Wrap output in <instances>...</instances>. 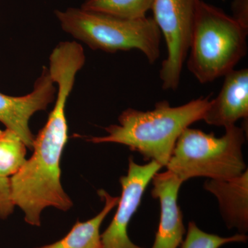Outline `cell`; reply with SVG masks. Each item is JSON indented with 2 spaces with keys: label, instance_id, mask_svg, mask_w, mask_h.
I'll return each instance as SVG.
<instances>
[{
  "label": "cell",
  "instance_id": "cell-1",
  "mask_svg": "<svg viewBox=\"0 0 248 248\" xmlns=\"http://www.w3.org/2000/svg\"><path fill=\"white\" fill-rule=\"evenodd\" d=\"M79 71V65L69 60H58L50 66V76L58 84L56 102L35 137L32 156L10 177L14 205L32 226H41V215L46 208L68 211L73 205L62 186L60 161L68 139L66 104Z\"/></svg>",
  "mask_w": 248,
  "mask_h": 248
},
{
  "label": "cell",
  "instance_id": "cell-2",
  "mask_svg": "<svg viewBox=\"0 0 248 248\" xmlns=\"http://www.w3.org/2000/svg\"><path fill=\"white\" fill-rule=\"evenodd\" d=\"M210 101V97H200L179 107L161 101L151 110L128 108L119 116L118 125L104 128L107 136L91 137L87 141L125 145L145 159L166 167L178 138L192 124L203 120Z\"/></svg>",
  "mask_w": 248,
  "mask_h": 248
},
{
  "label": "cell",
  "instance_id": "cell-3",
  "mask_svg": "<svg viewBox=\"0 0 248 248\" xmlns=\"http://www.w3.org/2000/svg\"><path fill=\"white\" fill-rule=\"evenodd\" d=\"M248 28L223 10L200 0L187 67L201 84L234 70L247 53Z\"/></svg>",
  "mask_w": 248,
  "mask_h": 248
},
{
  "label": "cell",
  "instance_id": "cell-4",
  "mask_svg": "<svg viewBox=\"0 0 248 248\" xmlns=\"http://www.w3.org/2000/svg\"><path fill=\"white\" fill-rule=\"evenodd\" d=\"M62 30L93 50L107 53L138 50L153 64L160 57L161 34L153 17L128 19L81 8L55 10Z\"/></svg>",
  "mask_w": 248,
  "mask_h": 248
},
{
  "label": "cell",
  "instance_id": "cell-5",
  "mask_svg": "<svg viewBox=\"0 0 248 248\" xmlns=\"http://www.w3.org/2000/svg\"><path fill=\"white\" fill-rule=\"evenodd\" d=\"M221 138L198 129L187 128L181 134L166 167L182 183L195 177L228 179L247 170L242 148L244 128H225Z\"/></svg>",
  "mask_w": 248,
  "mask_h": 248
},
{
  "label": "cell",
  "instance_id": "cell-6",
  "mask_svg": "<svg viewBox=\"0 0 248 248\" xmlns=\"http://www.w3.org/2000/svg\"><path fill=\"white\" fill-rule=\"evenodd\" d=\"M200 0H153V19L164 36L167 57L161 63L159 78L165 91H176L188 55Z\"/></svg>",
  "mask_w": 248,
  "mask_h": 248
},
{
  "label": "cell",
  "instance_id": "cell-7",
  "mask_svg": "<svg viewBox=\"0 0 248 248\" xmlns=\"http://www.w3.org/2000/svg\"><path fill=\"white\" fill-rule=\"evenodd\" d=\"M161 168L155 161L140 165L133 157L129 158L128 172L120 179L122 195L118 208L108 227L101 234V248H144L132 242L128 234V225L147 187Z\"/></svg>",
  "mask_w": 248,
  "mask_h": 248
},
{
  "label": "cell",
  "instance_id": "cell-8",
  "mask_svg": "<svg viewBox=\"0 0 248 248\" xmlns=\"http://www.w3.org/2000/svg\"><path fill=\"white\" fill-rule=\"evenodd\" d=\"M48 68L44 66L32 92L21 97L0 92V122L17 134L31 151L35 136L29 127V121L34 114L46 110L49 104L54 102L57 92Z\"/></svg>",
  "mask_w": 248,
  "mask_h": 248
},
{
  "label": "cell",
  "instance_id": "cell-9",
  "mask_svg": "<svg viewBox=\"0 0 248 248\" xmlns=\"http://www.w3.org/2000/svg\"><path fill=\"white\" fill-rule=\"evenodd\" d=\"M152 196L161 206L159 228L151 248H178L182 245L186 228L177 200L182 182L167 170L156 172L152 179Z\"/></svg>",
  "mask_w": 248,
  "mask_h": 248
},
{
  "label": "cell",
  "instance_id": "cell-10",
  "mask_svg": "<svg viewBox=\"0 0 248 248\" xmlns=\"http://www.w3.org/2000/svg\"><path fill=\"white\" fill-rule=\"evenodd\" d=\"M248 117V70H233L224 76L218 95L210 99L203 120L209 125L224 128Z\"/></svg>",
  "mask_w": 248,
  "mask_h": 248
},
{
  "label": "cell",
  "instance_id": "cell-11",
  "mask_svg": "<svg viewBox=\"0 0 248 248\" xmlns=\"http://www.w3.org/2000/svg\"><path fill=\"white\" fill-rule=\"evenodd\" d=\"M204 188L215 195L228 228L244 234L248 228V172L228 179H210Z\"/></svg>",
  "mask_w": 248,
  "mask_h": 248
},
{
  "label": "cell",
  "instance_id": "cell-12",
  "mask_svg": "<svg viewBox=\"0 0 248 248\" xmlns=\"http://www.w3.org/2000/svg\"><path fill=\"white\" fill-rule=\"evenodd\" d=\"M98 195L104 201L100 213L88 221H77L60 241L37 248H101V226L111 210L118 205L120 197H112L104 190L98 191Z\"/></svg>",
  "mask_w": 248,
  "mask_h": 248
},
{
  "label": "cell",
  "instance_id": "cell-13",
  "mask_svg": "<svg viewBox=\"0 0 248 248\" xmlns=\"http://www.w3.org/2000/svg\"><path fill=\"white\" fill-rule=\"evenodd\" d=\"M153 0H85L81 9L123 19L147 17Z\"/></svg>",
  "mask_w": 248,
  "mask_h": 248
},
{
  "label": "cell",
  "instance_id": "cell-14",
  "mask_svg": "<svg viewBox=\"0 0 248 248\" xmlns=\"http://www.w3.org/2000/svg\"><path fill=\"white\" fill-rule=\"evenodd\" d=\"M27 148L14 131L0 130V176L10 178L22 169L27 161Z\"/></svg>",
  "mask_w": 248,
  "mask_h": 248
},
{
  "label": "cell",
  "instance_id": "cell-15",
  "mask_svg": "<svg viewBox=\"0 0 248 248\" xmlns=\"http://www.w3.org/2000/svg\"><path fill=\"white\" fill-rule=\"evenodd\" d=\"M247 239L248 236L241 233L230 237L209 234L200 230L195 222L190 221L186 239L183 241L181 248H220L231 243H244Z\"/></svg>",
  "mask_w": 248,
  "mask_h": 248
},
{
  "label": "cell",
  "instance_id": "cell-16",
  "mask_svg": "<svg viewBox=\"0 0 248 248\" xmlns=\"http://www.w3.org/2000/svg\"><path fill=\"white\" fill-rule=\"evenodd\" d=\"M15 206L11 196L10 178L0 176V218L6 219L12 215Z\"/></svg>",
  "mask_w": 248,
  "mask_h": 248
},
{
  "label": "cell",
  "instance_id": "cell-17",
  "mask_svg": "<svg viewBox=\"0 0 248 248\" xmlns=\"http://www.w3.org/2000/svg\"><path fill=\"white\" fill-rule=\"evenodd\" d=\"M232 17L245 27L248 28V0H233Z\"/></svg>",
  "mask_w": 248,
  "mask_h": 248
}]
</instances>
